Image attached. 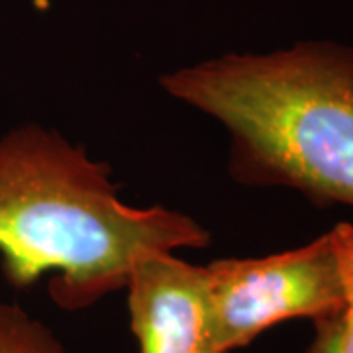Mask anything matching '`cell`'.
Masks as SVG:
<instances>
[{"instance_id":"cell-1","label":"cell","mask_w":353,"mask_h":353,"mask_svg":"<svg viewBox=\"0 0 353 353\" xmlns=\"http://www.w3.org/2000/svg\"><path fill=\"white\" fill-rule=\"evenodd\" d=\"M210 232L167 206H130L112 169L57 130L0 136V267L16 289L43 277L53 303L85 310L124 290L141 257L204 250Z\"/></svg>"},{"instance_id":"cell-5","label":"cell","mask_w":353,"mask_h":353,"mask_svg":"<svg viewBox=\"0 0 353 353\" xmlns=\"http://www.w3.org/2000/svg\"><path fill=\"white\" fill-rule=\"evenodd\" d=\"M0 353H67L61 340L22 306L0 303Z\"/></svg>"},{"instance_id":"cell-3","label":"cell","mask_w":353,"mask_h":353,"mask_svg":"<svg viewBox=\"0 0 353 353\" xmlns=\"http://www.w3.org/2000/svg\"><path fill=\"white\" fill-rule=\"evenodd\" d=\"M204 269L220 353L245 347L287 320L338 316L347 304L332 230L294 250L218 259Z\"/></svg>"},{"instance_id":"cell-4","label":"cell","mask_w":353,"mask_h":353,"mask_svg":"<svg viewBox=\"0 0 353 353\" xmlns=\"http://www.w3.org/2000/svg\"><path fill=\"white\" fill-rule=\"evenodd\" d=\"M124 290L139 353H220L204 265L175 252L150 253L134 267Z\"/></svg>"},{"instance_id":"cell-7","label":"cell","mask_w":353,"mask_h":353,"mask_svg":"<svg viewBox=\"0 0 353 353\" xmlns=\"http://www.w3.org/2000/svg\"><path fill=\"white\" fill-rule=\"evenodd\" d=\"M343 316L345 310L338 316L316 320L314 341L310 343L306 353H341V338H343Z\"/></svg>"},{"instance_id":"cell-2","label":"cell","mask_w":353,"mask_h":353,"mask_svg":"<svg viewBox=\"0 0 353 353\" xmlns=\"http://www.w3.org/2000/svg\"><path fill=\"white\" fill-rule=\"evenodd\" d=\"M165 92L226 128L228 173L318 208L353 206V46L304 39L226 53L159 77Z\"/></svg>"},{"instance_id":"cell-6","label":"cell","mask_w":353,"mask_h":353,"mask_svg":"<svg viewBox=\"0 0 353 353\" xmlns=\"http://www.w3.org/2000/svg\"><path fill=\"white\" fill-rule=\"evenodd\" d=\"M334 245L338 252V261L347 292L345 316H343V338H341V353H353V224L341 222L332 228Z\"/></svg>"}]
</instances>
